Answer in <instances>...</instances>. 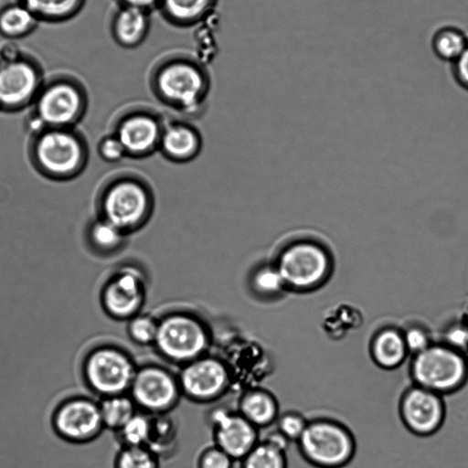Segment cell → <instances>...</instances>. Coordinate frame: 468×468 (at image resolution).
<instances>
[{"mask_svg":"<svg viewBox=\"0 0 468 468\" xmlns=\"http://www.w3.org/2000/svg\"><path fill=\"white\" fill-rule=\"evenodd\" d=\"M40 21L59 22L76 16L85 0H19Z\"/></svg>","mask_w":468,"mask_h":468,"instance_id":"obj_24","label":"cell"},{"mask_svg":"<svg viewBox=\"0 0 468 468\" xmlns=\"http://www.w3.org/2000/svg\"><path fill=\"white\" fill-rule=\"evenodd\" d=\"M130 388L134 403L149 411L165 410L177 399L176 381L158 367H146L136 371Z\"/></svg>","mask_w":468,"mask_h":468,"instance_id":"obj_13","label":"cell"},{"mask_svg":"<svg viewBox=\"0 0 468 468\" xmlns=\"http://www.w3.org/2000/svg\"><path fill=\"white\" fill-rule=\"evenodd\" d=\"M37 156L46 171L63 176L80 167L84 154L80 141L73 135L54 131L39 139Z\"/></svg>","mask_w":468,"mask_h":468,"instance_id":"obj_16","label":"cell"},{"mask_svg":"<svg viewBox=\"0 0 468 468\" xmlns=\"http://www.w3.org/2000/svg\"><path fill=\"white\" fill-rule=\"evenodd\" d=\"M135 372L129 357L112 346L91 349L81 364L85 384L103 398L122 395L125 389L130 388Z\"/></svg>","mask_w":468,"mask_h":468,"instance_id":"obj_6","label":"cell"},{"mask_svg":"<svg viewBox=\"0 0 468 468\" xmlns=\"http://www.w3.org/2000/svg\"><path fill=\"white\" fill-rule=\"evenodd\" d=\"M234 460L218 446L206 449L198 457L197 468H233Z\"/></svg>","mask_w":468,"mask_h":468,"instance_id":"obj_35","label":"cell"},{"mask_svg":"<svg viewBox=\"0 0 468 468\" xmlns=\"http://www.w3.org/2000/svg\"><path fill=\"white\" fill-rule=\"evenodd\" d=\"M165 124L154 112L134 109L119 119L113 133L128 157L140 159L158 151Z\"/></svg>","mask_w":468,"mask_h":468,"instance_id":"obj_10","label":"cell"},{"mask_svg":"<svg viewBox=\"0 0 468 468\" xmlns=\"http://www.w3.org/2000/svg\"><path fill=\"white\" fill-rule=\"evenodd\" d=\"M214 422L217 446L234 461H241L257 444V427L240 413L217 411Z\"/></svg>","mask_w":468,"mask_h":468,"instance_id":"obj_17","label":"cell"},{"mask_svg":"<svg viewBox=\"0 0 468 468\" xmlns=\"http://www.w3.org/2000/svg\"><path fill=\"white\" fill-rule=\"evenodd\" d=\"M145 294V282L141 271L132 266L122 267L105 283L101 301L112 317L133 316L141 307Z\"/></svg>","mask_w":468,"mask_h":468,"instance_id":"obj_11","label":"cell"},{"mask_svg":"<svg viewBox=\"0 0 468 468\" xmlns=\"http://www.w3.org/2000/svg\"><path fill=\"white\" fill-rule=\"evenodd\" d=\"M151 85L156 98L165 105L193 114L205 103L209 79L197 61L186 57H172L156 66Z\"/></svg>","mask_w":468,"mask_h":468,"instance_id":"obj_1","label":"cell"},{"mask_svg":"<svg viewBox=\"0 0 468 468\" xmlns=\"http://www.w3.org/2000/svg\"><path fill=\"white\" fill-rule=\"evenodd\" d=\"M51 425L61 440L74 444L94 440L104 428L100 404L80 395L68 397L56 406Z\"/></svg>","mask_w":468,"mask_h":468,"instance_id":"obj_8","label":"cell"},{"mask_svg":"<svg viewBox=\"0 0 468 468\" xmlns=\"http://www.w3.org/2000/svg\"><path fill=\"white\" fill-rule=\"evenodd\" d=\"M452 73L460 85L468 89V45L457 59L452 63Z\"/></svg>","mask_w":468,"mask_h":468,"instance_id":"obj_38","label":"cell"},{"mask_svg":"<svg viewBox=\"0 0 468 468\" xmlns=\"http://www.w3.org/2000/svg\"><path fill=\"white\" fill-rule=\"evenodd\" d=\"M441 342L464 355V351L468 349V326L456 324L448 327Z\"/></svg>","mask_w":468,"mask_h":468,"instance_id":"obj_37","label":"cell"},{"mask_svg":"<svg viewBox=\"0 0 468 468\" xmlns=\"http://www.w3.org/2000/svg\"><path fill=\"white\" fill-rule=\"evenodd\" d=\"M207 331L198 320L176 314L158 323L154 344L165 357L187 364L200 357L207 349Z\"/></svg>","mask_w":468,"mask_h":468,"instance_id":"obj_7","label":"cell"},{"mask_svg":"<svg viewBox=\"0 0 468 468\" xmlns=\"http://www.w3.org/2000/svg\"><path fill=\"white\" fill-rule=\"evenodd\" d=\"M468 38L463 31L455 27L439 28L432 36L431 48L441 60L452 63L463 52Z\"/></svg>","mask_w":468,"mask_h":468,"instance_id":"obj_26","label":"cell"},{"mask_svg":"<svg viewBox=\"0 0 468 468\" xmlns=\"http://www.w3.org/2000/svg\"><path fill=\"white\" fill-rule=\"evenodd\" d=\"M263 441L283 452L286 451L290 443V441L279 430L269 433Z\"/></svg>","mask_w":468,"mask_h":468,"instance_id":"obj_39","label":"cell"},{"mask_svg":"<svg viewBox=\"0 0 468 468\" xmlns=\"http://www.w3.org/2000/svg\"><path fill=\"white\" fill-rule=\"evenodd\" d=\"M148 10L120 5L112 20V34L116 43L124 48H133L146 38L150 28Z\"/></svg>","mask_w":468,"mask_h":468,"instance_id":"obj_19","label":"cell"},{"mask_svg":"<svg viewBox=\"0 0 468 468\" xmlns=\"http://www.w3.org/2000/svg\"><path fill=\"white\" fill-rule=\"evenodd\" d=\"M297 445L302 457L315 468H343L356 453V441L350 430L330 419L308 421Z\"/></svg>","mask_w":468,"mask_h":468,"instance_id":"obj_4","label":"cell"},{"mask_svg":"<svg viewBox=\"0 0 468 468\" xmlns=\"http://www.w3.org/2000/svg\"><path fill=\"white\" fill-rule=\"evenodd\" d=\"M157 329L158 323L148 315L134 316L128 327L132 339L141 345L154 343Z\"/></svg>","mask_w":468,"mask_h":468,"instance_id":"obj_32","label":"cell"},{"mask_svg":"<svg viewBox=\"0 0 468 468\" xmlns=\"http://www.w3.org/2000/svg\"><path fill=\"white\" fill-rule=\"evenodd\" d=\"M120 5H133L150 11L158 7L160 0H118Z\"/></svg>","mask_w":468,"mask_h":468,"instance_id":"obj_40","label":"cell"},{"mask_svg":"<svg viewBox=\"0 0 468 468\" xmlns=\"http://www.w3.org/2000/svg\"><path fill=\"white\" fill-rule=\"evenodd\" d=\"M39 20L22 3L9 4L0 9V34L8 38L29 34Z\"/></svg>","mask_w":468,"mask_h":468,"instance_id":"obj_23","label":"cell"},{"mask_svg":"<svg viewBox=\"0 0 468 468\" xmlns=\"http://www.w3.org/2000/svg\"><path fill=\"white\" fill-rule=\"evenodd\" d=\"M250 282L252 291L265 298L279 297L287 291L274 262H264L256 266L250 273Z\"/></svg>","mask_w":468,"mask_h":468,"instance_id":"obj_25","label":"cell"},{"mask_svg":"<svg viewBox=\"0 0 468 468\" xmlns=\"http://www.w3.org/2000/svg\"><path fill=\"white\" fill-rule=\"evenodd\" d=\"M114 468H160L158 456L145 446H126L116 456Z\"/></svg>","mask_w":468,"mask_h":468,"instance_id":"obj_30","label":"cell"},{"mask_svg":"<svg viewBox=\"0 0 468 468\" xmlns=\"http://www.w3.org/2000/svg\"><path fill=\"white\" fill-rule=\"evenodd\" d=\"M287 290L298 292L314 291L329 278L332 261L328 251L310 240H297L284 246L274 261Z\"/></svg>","mask_w":468,"mask_h":468,"instance_id":"obj_5","label":"cell"},{"mask_svg":"<svg viewBox=\"0 0 468 468\" xmlns=\"http://www.w3.org/2000/svg\"><path fill=\"white\" fill-rule=\"evenodd\" d=\"M409 370L414 385L443 396L465 382L468 362L463 354L440 341L411 356Z\"/></svg>","mask_w":468,"mask_h":468,"instance_id":"obj_3","label":"cell"},{"mask_svg":"<svg viewBox=\"0 0 468 468\" xmlns=\"http://www.w3.org/2000/svg\"><path fill=\"white\" fill-rule=\"evenodd\" d=\"M101 207L103 219L131 235L150 220L154 209V196L144 179L125 173L107 186Z\"/></svg>","mask_w":468,"mask_h":468,"instance_id":"obj_2","label":"cell"},{"mask_svg":"<svg viewBox=\"0 0 468 468\" xmlns=\"http://www.w3.org/2000/svg\"><path fill=\"white\" fill-rule=\"evenodd\" d=\"M217 0H160L162 16L176 27H190L203 20L213 9Z\"/></svg>","mask_w":468,"mask_h":468,"instance_id":"obj_21","label":"cell"},{"mask_svg":"<svg viewBox=\"0 0 468 468\" xmlns=\"http://www.w3.org/2000/svg\"><path fill=\"white\" fill-rule=\"evenodd\" d=\"M241 468H287L285 452L259 442L241 460Z\"/></svg>","mask_w":468,"mask_h":468,"instance_id":"obj_29","label":"cell"},{"mask_svg":"<svg viewBox=\"0 0 468 468\" xmlns=\"http://www.w3.org/2000/svg\"><path fill=\"white\" fill-rule=\"evenodd\" d=\"M369 351L374 363L386 370L399 367L410 355L402 329L394 326L378 330L371 338Z\"/></svg>","mask_w":468,"mask_h":468,"instance_id":"obj_20","label":"cell"},{"mask_svg":"<svg viewBox=\"0 0 468 468\" xmlns=\"http://www.w3.org/2000/svg\"><path fill=\"white\" fill-rule=\"evenodd\" d=\"M99 152L101 157L110 163H116L127 157L123 145L114 133L101 140Z\"/></svg>","mask_w":468,"mask_h":468,"instance_id":"obj_36","label":"cell"},{"mask_svg":"<svg viewBox=\"0 0 468 468\" xmlns=\"http://www.w3.org/2000/svg\"><path fill=\"white\" fill-rule=\"evenodd\" d=\"M468 326V325H467Z\"/></svg>","mask_w":468,"mask_h":468,"instance_id":"obj_41","label":"cell"},{"mask_svg":"<svg viewBox=\"0 0 468 468\" xmlns=\"http://www.w3.org/2000/svg\"><path fill=\"white\" fill-rule=\"evenodd\" d=\"M100 404L104 427L120 431L135 414L133 399L122 395L103 398Z\"/></svg>","mask_w":468,"mask_h":468,"instance_id":"obj_27","label":"cell"},{"mask_svg":"<svg viewBox=\"0 0 468 468\" xmlns=\"http://www.w3.org/2000/svg\"><path fill=\"white\" fill-rule=\"evenodd\" d=\"M152 429L146 416L135 413L119 431L126 446H144L151 437Z\"/></svg>","mask_w":468,"mask_h":468,"instance_id":"obj_31","label":"cell"},{"mask_svg":"<svg viewBox=\"0 0 468 468\" xmlns=\"http://www.w3.org/2000/svg\"><path fill=\"white\" fill-rule=\"evenodd\" d=\"M202 148V137L198 130L184 121L165 123L159 149L167 160L187 163L195 159Z\"/></svg>","mask_w":468,"mask_h":468,"instance_id":"obj_18","label":"cell"},{"mask_svg":"<svg viewBox=\"0 0 468 468\" xmlns=\"http://www.w3.org/2000/svg\"><path fill=\"white\" fill-rule=\"evenodd\" d=\"M404 426L418 436H430L443 424L446 409L442 396L417 385L408 388L399 405Z\"/></svg>","mask_w":468,"mask_h":468,"instance_id":"obj_9","label":"cell"},{"mask_svg":"<svg viewBox=\"0 0 468 468\" xmlns=\"http://www.w3.org/2000/svg\"><path fill=\"white\" fill-rule=\"evenodd\" d=\"M308 420L299 412L286 411L278 418L279 430L290 441H296L303 433Z\"/></svg>","mask_w":468,"mask_h":468,"instance_id":"obj_33","label":"cell"},{"mask_svg":"<svg viewBox=\"0 0 468 468\" xmlns=\"http://www.w3.org/2000/svg\"><path fill=\"white\" fill-rule=\"evenodd\" d=\"M84 106L80 88L73 81L58 80L38 91V118L51 125H64L76 119Z\"/></svg>","mask_w":468,"mask_h":468,"instance_id":"obj_12","label":"cell"},{"mask_svg":"<svg viewBox=\"0 0 468 468\" xmlns=\"http://www.w3.org/2000/svg\"><path fill=\"white\" fill-rule=\"evenodd\" d=\"M240 414L255 427L270 425L278 418V403L265 390H251L240 401Z\"/></svg>","mask_w":468,"mask_h":468,"instance_id":"obj_22","label":"cell"},{"mask_svg":"<svg viewBox=\"0 0 468 468\" xmlns=\"http://www.w3.org/2000/svg\"><path fill=\"white\" fill-rule=\"evenodd\" d=\"M38 68L24 58L0 64V105L17 107L28 102L39 91Z\"/></svg>","mask_w":468,"mask_h":468,"instance_id":"obj_14","label":"cell"},{"mask_svg":"<svg viewBox=\"0 0 468 468\" xmlns=\"http://www.w3.org/2000/svg\"><path fill=\"white\" fill-rule=\"evenodd\" d=\"M129 235L101 218L90 229V239L96 249L103 253H113L122 250Z\"/></svg>","mask_w":468,"mask_h":468,"instance_id":"obj_28","label":"cell"},{"mask_svg":"<svg viewBox=\"0 0 468 468\" xmlns=\"http://www.w3.org/2000/svg\"><path fill=\"white\" fill-rule=\"evenodd\" d=\"M402 333L406 346L411 356L424 350L433 343L427 329L418 324H411L402 329Z\"/></svg>","mask_w":468,"mask_h":468,"instance_id":"obj_34","label":"cell"},{"mask_svg":"<svg viewBox=\"0 0 468 468\" xmlns=\"http://www.w3.org/2000/svg\"><path fill=\"white\" fill-rule=\"evenodd\" d=\"M228 381L227 368L219 360L200 356L184 367L179 386L190 398L208 400L221 394Z\"/></svg>","mask_w":468,"mask_h":468,"instance_id":"obj_15","label":"cell"}]
</instances>
